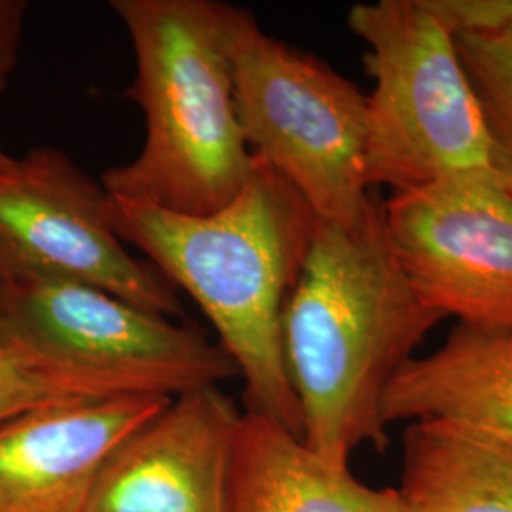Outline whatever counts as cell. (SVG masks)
<instances>
[{"mask_svg": "<svg viewBox=\"0 0 512 512\" xmlns=\"http://www.w3.org/2000/svg\"><path fill=\"white\" fill-rule=\"evenodd\" d=\"M444 317L410 285L376 190L355 226L319 220L283 315V346L302 442L336 469L361 446L384 450L385 391Z\"/></svg>", "mask_w": 512, "mask_h": 512, "instance_id": "1", "label": "cell"}, {"mask_svg": "<svg viewBox=\"0 0 512 512\" xmlns=\"http://www.w3.org/2000/svg\"><path fill=\"white\" fill-rule=\"evenodd\" d=\"M110 219L118 238L190 294L217 330L243 380L245 412L302 439L283 315L319 219L293 184L256 158L249 184L219 211L181 215L110 196Z\"/></svg>", "mask_w": 512, "mask_h": 512, "instance_id": "2", "label": "cell"}, {"mask_svg": "<svg viewBox=\"0 0 512 512\" xmlns=\"http://www.w3.org/2000/svg\"><path fill=\"white\" fill-rule=\"evenodd\" d=\"M128 31L135 78L126 95L145 118V141L101 183L112 198L181 215L232 202L255 173L239 126L219 0H112Z\"/></svg>", "mask_w": 512, "mask_h": 512, "instance_id": "3", "label": "cell"}, {"mask_svg": "<svg viewBox=\"0 0 512 512\" xmlns=\"http://www.w3.org/2000/svg\"><path fill=\"white\" fill-rule=\"evenodd\" d=\"M348 27L366 44V177L404 192L492 171V139L456 33L427 0L355 4Z\"/></svg>", "mask_w": 512, "mask_h": 512, "instance_id": "4", "label": "cell"}, {"mask_svg": "<svg viewBox=\"0 0 512 512\" xmlns=\"http://www.w3.org/2000/svg\"><path fill=\"white\" fill-rule=\"evenodd\" d=\"M239 126L251 152L298 190L317 219L355 226L376 190L366 177V95L317 55L268 35L224 2Z\"/></svg>", "mask_w": 512, "mask_h": 512, "instance_id": "5", "label": "cell"}, {"mask_svg": "<svg viewBox=\"0 0 512 512\" xmlns=\"http://www.w3.org/2000/svg\"><path fill=\"white\" fill-rule=\"evenodd\" d=\"M0 330L97 399H173L238 376L226 351L200 330L71 281L0 283Z\"/></svg>", "mask_w": 512, "mask_h": 512, "instance_id": "6", "label": "cell"}, {"mask_svg": "<svg viewBox=\"0 0 512 512\" xmlns=\"http://www.w3.org/2000/svg\"><path fill=\"white\" fill-rule=\"evenodd\" d=\"M27 279L90 285L184 317L179 291L118 238L107 188L52 145L0 160V283Z\"/></svg>", "mask_w": 512, "mask_h": 512, "instance_id": "7", "label": "cell"}, {"mask_svg": "<svg viewBox=\"0 0 512 512\" xmlns=\"http://www.w3.org/2000/svg\"><path fill=\"white\" fill-rule=\"evenodd\" d=\"M384 220L427 308L458 325L512 330V196L492 171L393 192Z\"/></svg>", "mask_w": 512, "mask_h": 512, "instance_id": "8", "label": "cell"}, {"mask_svg": "<svg viewBox=\"0 0 512 512\" xmlns=\"http://www.w3.org/2000/svg\"><path fill=\"white\" fill-rule=\"evenodd\" d=\"M241 414L219 385L173 397L110 454L84 512H226Z\"/></svg>", "mask_w": 512, "mask_h": 512, "instance_id": "9", "label": "cell"}, {"mask_svg": "<svg viewBox=\"0 0 512 512\" xmlns=\"http://www.w3.org/2000/svg\"><path fill=\"white\" fill-rule=\"evenodd\" d=\"M162 395L40 406L0 423V512H84L110 454L164 410Z\"/></svg>", "mask_w": 512, "mask_h": 512, "instance_id": "10", "label": "cell"}, {"mask_svg": "<svg viewBox=\"0 0 512 512\" xmlns=\"http://www.w3.org/2000/svg\"><path fill=\"white\" fill-rule=\"evenodd\" d=\"M385 427L452 421L512 439V330L456 325L439 348L397 372L382 401Z\"/></svg>", "mask_w": 512, "mask_h": 512, "instance_id": "11", "label": "cell"}, {"mask_svg": "<svg viewBox=\"0 0 512 512\" xmlns=\"http://www.w3.org/2000/svg\"><path fill=\"white\" fill-rule=\"evenodd\" d=\"M226 512H403V505L395 488L368 486L274 421L243 412Z\"/></svg>", "mask_w": 512, "mask_h": 512, "instance_id": "12", "label": "cell"}, {"mask_svg": "<svg viewBox=\"0 0 512 512\" xmlns=\"http://www.w3.org/2000/svg\"><path fill=\"white\" fill-rule=\"evenodd\" d=\"M403 512H512V439L452 421H414L403 435Z\"/></svg>", "mask_w": 512, "mask_h": 512, "instance_id": "13", "label": "cell"}, {"mask_svg": "<svg viewBox=\"0 0 512 512\" xmlns=\"http://www.w3.org/2000/svg\"><path fill=\"white\" fill-rule=\"evenodd\" d=\"M465 65L492 139V173L512 196V38L456 33Z\"/></svg>", "mask_w": 512, "mask_h": 512, "instance_id": "14", "label": "cell"}, {"mask_svg": "<svg viewBox=\"0 0 512 512\" xmlns=\"http://www.w3.org/2000/svg\"><path fill=\"white\" fill-rule=\"evenodd\" d=\"M95 399L82 385L42 365L0 330V423L40 406Z\"/></svg>", "mask_w": 512, "mask_h": 512, "instance_id": "15", "label": "cell"}, {"mask_svg": "<svg viewBox=\"0 0 512 512\" xmlns=\"http://www.w3.org/2000/svg\"><path fill=\"white\" fill-rule=\"evenodd\" d=\"M454 33L512 38V0H427Z\"/></svg>", "mask_w": 512, "mask_h": 512, "instance_id": "16", "label": "cell"}, {"mask_svg": "<svg viewBox=\"0 0 512 512\" xmlns=\"http://www.w3.org/2000/svg\"><path fill=\"white\" fill-rule=\"evenodd\" d=\"M29 2L0 0V82L16 71L25 37Z\"/></svg>", "mask_w": 512, "mask_h": 512, "instance_id": "17", "label": "cell"}, {"mask_svg": "<svg viewBox=\"0 0 512 512\" xmlns=\"http://www.w3.org/2000/svg\"><path fill=\"white\" fill-rule=\"evenodd\" d=\"M4 86H6V84H2V82H0V92L4 90ZM6 156H8V152L4 150V147H2V143H0V160H2V158H6Z\"/></svg>", "mask_w": 512, "mask_h": 512, "instance_id": "18", "label": "cell"}]
</instances>
